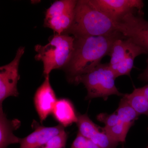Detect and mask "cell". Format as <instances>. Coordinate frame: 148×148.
Here are the masks:
<instances>
[{
  "instance_id": "cell-4",
  "label": "cell",
  "mask_w": 148,
  "mask_h": 148,
  "mask_svg": "<svg viewBox=\"0 0 148 148\" xmlns=\"http://www.w3.org/2000/svg\"><path fill=\"white\" fill-rule=\"evenodd\" d=\"M116 78L109 63L100 64L92 71L80 77L77 84L82 83L87 90L86 100L103 98L112 95L123 96L116 86Z\"/></svg>"
},
{
  "instance_id": "cell-22",
  "label": "cell",
  "mask_w": 148,
  "mask_h": 148,
  "mask_svg": "<svg viewBox=\"0 0 148 148\" xmlns=\"http://www.w3.org/2000/svg\"><path fill=\"white\" fill-rule=\"evenodd\" d=\"M147 66L145 70L142 74H140L139 76V78L141 80L148 82V58L147 60Z\"/></svg>"
},
{
  "instance_id": "cell-24",
  "label": "cell",
  "mask_w": 148,
  "mask_h": 148,
  "mask_svg": "<svg viewBox=\"0 0 148 148\" xmlns=\"http://www.w3.org/2000/svg\"><path fill=\"white\" fill-rule=\"evenodd\" d=\"M85 148H101L98 145L95 144L94 143L89 140H88L87 143H86Z\"/></svg>"
},
{
  "instance_id": "cell-1",
  "label": "cell",
  "mask_w": 148,
  "mask_h": 148,
  "mask_svg": "<svg viewBox=\"0 0 148 148\" xmlns=\"http://www.w3.org/2000/svg\"><path fill=\"white\" fill-rule=\"evenodd\" d=\"M121 38H125L118 31L105 36L75 38L73 55L63 70L67 81L77 84L80 77L101 64L103 57L109 55L114 42Z\"/></svg>"
},
{
  "instance_id": "cell-23",
  "label": "cell",
  "mask_w": 148,
  "mask_h": 148,
  "mask_svg": "<svg viewBox=\"0 0 148 148\" xmlns=\"http://www.w3.org/2000/svg\"><path fill=\"white\" fill-rule=\"evenodd\" d=\"M138 89L148 99V84L143 87L139 88Z\"/></svg>"
},
{
  "instance_id": "cell-7",
  "label": "cell",
  "mask_w": 148,
  "mask_h": 148,
  "mask_svg": "<svg viewBox=\"0 0 148 148\" xmlns=\"http://www.w3.org/2000/svg\"><path fill=\"white\" fill-rule=\"evenodd\" d=\"M25 47H20L16 55L9 64L0 67V106L6 98L10 96L18 97L19 95L17 85L20 78L18 67Z\"/></svg>"
},
{
  "instance_id": "cell-6",
  "label": "cell",
  "mask_w": 148,
  "mask_h": 148,
  "mask_svg": "<svg viewBox=\"0 0 148 148\" xmlns=\"http://www.w3.org/2000/svg\"><path fill=\"white\" fill-rule=\"evenodd\" d=\"M143 14L138 11L130 12L116 22V29L148 53V21L143 18Z\"/></svg>"
},
{
  "instance_id": "cell-8",
  "label": "cell",
  "mask_w": 148,
  "mask_h": 148,
  "mask_svg": "<svg viewBox=\"0 0 148 148\" xmlns=\"http://www.w3.org/2000/svg\"><path fill=\"white\" fill-rule=\"evenodd\" d=\"M91 2L117 22L130 12L138 11L143 14L144 4L141 0H91Z\"/></svg>"
},
{
  "instance_id": "cell-3",
  "label": "cell",
  "mask_w": 148,
  "mask_h": 148,
  "mask_svg": "<svg viewBox=\"0 0 148 148\" xmlns=\"http://www.w3.org/2000/svg\"><path fill=\"white\" fill-rule=\"evenodd\" d=\"M75 38L67 34H54L45 45H37L35 58L42 62L45 77L55 69L64 70L71 60L74 49Z\"/></svg>"
},
{
  "instance_id": "cell-11",
  "label": "cell",
  "mask_w": 148,
  "mask_h": 148,
  "mask_svg": "<svg viewBox=\"0 0 148 148\" xmlns=\"http://www.w3.org/2000/svg\"><path fill=\"white\" fill-rule=\"evenodd\" d=\"M20 125L18 119H8L2 106H0V148H7L10 145L20 143L21 138L15 136L13 132Z\"/></svg>"
},
{
  "instance_id": "cell-21",
  "label": "cell",
  "mask_w": 148,
  "mask_h": 148,
  "mask_svg": "<svg viewBox=\"0 0 148 148\" xmlns=\"http://www.w3.org/2000/svg\"><path fill=\"white\" fill-rule=\"evenodd\" d=\"M88 139L78 132L75 139L72 143V148H85L87 143Z\"/></svg>"
},
{
  "instance_id": "cell-25",
  "label": "cell",
  "mask_w": 148,
  "mask_h": 148,
  "mask_svg": "<svg viewBox=\"0 0 148 148\" xmlns=\"http://www.w3.org/2000/svg\"><path fill=\"white\" fill-rule=\"evenodd\" d=\"M39 148H48L47 147H46L45 146H43V147H41Z\"/></svg>"
},
{
  "instance_id": "cell-14",
  "label": "cell",
  "mask_w": 148,
  "mask_h": 148,
  "mask_svg": "<svg viewBox=\"0 0 148 148\" xmlns=\"http://www.w3.org/2000/svg\"><path fill=\"white\" fill-rule=\"evenodd\" d=\"M135 44L131 39L126 38L118 39L114 42L108 55L111 57L109 63L111 69L123 60Z\"/></svg>"
},
{
  "instance_id": "cell-10",
  "label": "cell",
  "mask_w": 148,
  "mask_h": 148,
  "mask_svg": "<svg viewBox=\"0 0 148 148\" xmlns=\"http://www.w3.org/2000/svg\"><path fill=\"white\" fill-rule=\"evenodd\" d=\"M34 131L27 137L21 138L19 148H39L45 146L48 141L64 130V127L59 124L53 127H46L33 123Z\"/></svg>"
},
{
  "instance_id": "cell-5",
  "label": "cell",
  "mask_w": 148,
  "mask_h": 148,
  "mask_svg": "<svg viewBox=\"0 0 148 148\" xmlns=\"http://www.w3.org/2000/svg\"><path fill=\"white\" fill-rule=\"evenodd\" d=\"M76 0H60L54 2L47 10L44 26L52 29L54 34H66L73 22Z\"/></svg>"
},
{
  "instance_id": "cell-12",
  "label": "cell",
  "mask_w": 148,
  "mask_h": 148,
  "mask_svg": "<svg viewBox=\"0 0 148 148\" xmlns=\"http://www.w3.org/2000/svg\"><path fill=\"white\" fill-rule=\"evenodd\" d=\"M51 114L55 120L64 127L76 123L77 119L73 105L66 98L57 100Z\"/></svg>"
},
{
  "instance_id": "cell-18",
  "label": "cell",
  "mask_w": 148,
  "mask_h": 148,
  "mask_svg": "<svg viewBox=\"0 0 148 148\" xmlns=\"http://www.w3.org/2000/svg\"><path fill=\"white\" fill-rule=\"evenodd\" d=\"M130 128L120 122L114 126L109 127H104L103 131L116 143H123L125 141Z\"/></svg>"
},
{
  "instance_id": "cell-19",
  "label": "cell",
  "mask_w": 148,
  "mask_h": 148,
  "mask_svg": "<svg viewBox=\"0 0 148 148\" xmlns=\"http://www.w3.org/2000/svg\"><path fill=\"white\" fill-rule=\"evenodd\" d=\"M68 134L65 130L53 136L45 146L48 148H66Z\"/></svg>"
},
{
  "instance_id": "cell-16",
  "label": "cell",
  "mask_w": 148,
  "mask_h": 148,
  "mask_svg": "<svg viewBox=\"0 0 148 148\" xmlns=\"http://www.w3.org/2000/svg\"><path fill=\"white\" fill-rule=\"evenodd\" d=\"M116 112L121 122L130 129L140 116L123 97L121 98Z\"/></svg>"
},
{
  "instance_id": "cell-27",
  "label": "cell",
  "mask_w": 148,
  "mask_h": 148,
  "mask_svg": "<svg viewBox=\"0 0 148 148\" xmlns=\"http://www.w3.org/2000/svg\"></svg>"
},
{
  "instance_id": "cell-20",
  "label": "cell",
  "mask_w": 148,
  "mask_h": 148,
  "mask_svg": "<svg viewBox=\"0 0 148 148\" xmlns=\"http://www.w3.org/2000/svg\"><path fill=\"white\" fill-rule=\"evenodd\" d=\"M97 119L105 124V127H112L121 122L116 112L111 114H100L97 116Z\"/></svg>"
},
{
  "instance_id": "cell-13",
  "label": "cell",
  "mask_w": 148,
  "mask_h": 148,
  "mask_svg": "<svg viewBox=\"0 0 148 148\" xmlns=\"http://www.w3.org/2000/svg\"><path fill=\"white\" fill-rule=\"evenodd\" d=\"M147 53L144 49L135 43L123 60L111 69L116 78L121 76L130 75L135 58L141 54Z\"/></svg>"
},
{
  "instance_id": "cell-2",
  "label": "cell",
  "mask_w": 148,
  "mask_h": 148,
  "mask_svg": "<svg viewBox=\"0 0 148 148\" xmlns=\"http://www.w3.org/2000/svg\"><path fill=\"white\" fill-rule=\"evenodd\" d=\"M116 24L91 0H79L73 22L66 34L75 38L105 36L117 31Z\"/></svg>"
},
{
  "instance_id": "cell-15",
  "label": "cell",
  "mask_w": 148,
  "mask_h": 148,
  "mask_svg": "<svg viewBox=\"0 0 148 148\" xmlns=\"http://www.w3.org/2000/svg\"><path fill=\"white\" fill-rule=\"evenodd\" d=\"M123 97L139 115L148 116V99L138 88H135L131 93L124 94Z\"/></svg>"
},
{
  "instance_id": "cell-17",
  "label": "cell",
  "mask_w": 148,
  "mask_h": 148,
  "mask_svg": "<svg viewBox=\"0 0 148 148\" xmlns=\"http://www.w3.org/2000/svg\"><path fill=\"white\" fill-rule=\"evenodd\" d=\"M76 123L78 128V133L88 140H89L92 135L100 130L86 114H77Z\"/></svg>"
},
{
  "instance_id": "cell-26",
  "label": "cell",
  "mask_w": 148,
  "mask_h": 148,
  "mask_svg": "<svg viewBox=\"0 0 148 148\" xmlns=\"http://www.w3.org/2000/svg\"><path fill=\"white\" fill-rule=\"evenodd\" d=\"M147 148H148V146H147Z\"/></svg>"
},
{
  "instance_id": "cell-9",
  "label": "cell",
  "mask_w": 148,
  "mask_h": 148,
  "mask_svg": "<svg viewBox=\"0 0 148 148\" xmlns=\"http://www.w3.org/2000/svg\"><path fill=\"white\" fill-rule=\"evenodd\" d=\"M57 100L50 84L49 75L47 76L36 90L34 98L35 109L41 123L45 121L52 114Z\"/></svg>"
}]
</instances>
